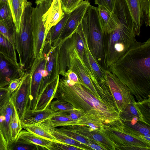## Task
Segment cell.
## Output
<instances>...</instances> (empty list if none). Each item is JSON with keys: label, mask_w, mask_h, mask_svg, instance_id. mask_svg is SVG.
Here are the masks:
<instances>
[{"label": "cell", "mask_w": 150, "mask_h": 150, "mask_svg": "<svg viewBox=\"0 0 150 150\" xmlns=\"http://www.w3.org/2000/svg\"><path fill=\"white\" fill-rule=\"evenodd\" d=\"M136 103L145 123L150 126V99Z\"/></svg>", "instance_id": "36"}, {"label": "cell", "mask_w": 150, "mask_h": 150, "mask_svg": "<svg viewBox=\"0 0 150 150\" xmlns=\"http://www.w3.org/2000/svg\"><path fill=\"white\" fill-rule=\"evenodd\" d=\"M22 128L21 121L14 107L10 127L11 137L13 142L17 139Z\"/></svg>", "instance_id": "34"}, {"label": "cell", "mask_w": 150, "mask_h": 150, "mask_svg": "<svg viewBox=\"0 0 150 150\" xmlns=\"http://www.w3.org/2000/svg\"><path fill=\"white\" fill-rule=\"evenodd\" d=\"M108 69L126 86L138 102L150 99V38L143 42L135 39Z\"/></svg>", "instance_id": "1"}, {"label": "cell", "mask_w": 150, "mask_h": 150, "mask_svg": "<svg viewBox=\"0 0 150 150\" xmlns=\"http://www.w3.org/2000/svg\"><path fill=\"white\" fill-rule=\"evenodd\" d=\"M63 18L50 30L45 40L52 45L59 40L68 17L69 14H65Z\"/></svg>", "instance_id": "29"}, {"label": "cell", "mask_w": 150, "mask_h": 150, "mask_svg": "<svg viewBox=\"0 0 150 150\" xmlns=\"http://www.w3.org/2000/svg\"><path fill=\"white\" fill-rule=\"evenodd\" d=\"M0 146L2 150H8V147L6 143L0 130Z\"/></svg>", "instance_id": "47"}, {"label": "cell", "mask_w": 150, "mask_h": 150, "mask_svg": "<svg viewBox=\"0 0 150 150\" xmlns=\"http://www.w3.org/2000/svg\"><path fill=\"white\" fill-rule=\"evenodd\" d=\"M52 128L54 130L62 133L88 146L91 142V140L87 137L74 131L66 128L63 127L59 128H56V127Z\"/></svg>", "instance_id": "35"}, {"label": "cell", "mask_w": 150, "mask_h": 150, "mask_svg": "<svg viewBox=\"0 0 150 150\" xmlns=\"http://www.w3.org/2000/svg\"><path fill=\"white\" fill-rule=\"evenodd\" d=\"M63 127L97 142L106 150H116L115 144L105 133H101L93 130L87 126L82 125H70Z\"/></svg>", "instance_id": "15"}, {"label": "cell", "mask_w": 150, "mask_h": 150, "mask_svg": "<svg viewBox=\"0 0 150 150\" xmlns=\"http://www.w3.org/2000/svg\"><path fill=\"white\" fill-rule=\"evenodd\" d=\"M22 128L34 134L51 142L62 143L50 132L48 129L41 123L31 125L21 124Z\"/></svg>", "instance_id": "28"}, {"label": "cell", "mask_w": 150, "mask_h": 150, "mask_svg": "<svg viewBox=\"0 0 150 150\" xmlns=\"http://www.w3.org/2000/svg\"><path fill=\"white\" fill-rule=\"evenodd\" d=\"M59 75L48 84L41 94L38 96L35 110H43L50 105L56 92L59 81Z\"/></svg>", "instance_id": "23"}, {"label": "cell", "mask_w": 150, "mask_h": 150, "mask_svg": "<svg viewBox=\"0 0 150 150\" xmlns=\"http://www.w3.org/2000/svg\"><path fill=\"white\" fill-rule=\"evenodd\" d=\"M50 133L57 140L63 144H69L81 149L82 150H91L88 146L82 144L71 137L54 130L52 128H47Z\"/></svg>", "instance_id": "31"}, {"label": "cell", "mask_w": 150, "mask_h": 150, "mask_svg": "<svg viewBox=\"0 0 150 150\" xmlns=\"http://www.w3.org/2000/svg\"><path fill=\"white\" fill-rule=\"evenodd\" d=\"M15 31L16 27L12 17L0 20V33L8 39L14 46L13 38Z\"/></svg>", "instance_id": "32"}, {"label": "cell", "mask_w": 150, "mask_h": 150, "mask_svg": "<svg viewBox=\"0 0 150 150\" xmlns=\"http://www.w3.org/2000/svg\"><path fill=\"white\" fill-rule=\"evenodd\" d=\"M0 53L17 62L16 49L14 45L7 38L0 33Z\"/></svg>", "instance_id": "30"}, {"label": "cell", "mask_w": 150, "mask_h": 150, "mask_svg": "<svg viewBox=\"0 0 150 150\" xmlns=\"http://www.w3.org/2000/svg\"><path fill=\"white\" fill-rule=\"evenodd\" d=\"M46 52L44 48L40 57L34 59L29 70L30 76V91L28 108L34 109L42 81L43 71L45 69Z\"/></svg>", "instance_id": "9"}, {"label": "cell", "mask_w": 150, "mask_h": 150, "mask_svg": "<svg viewBox=\"0 0 150 150\" xmlns=\"http://www.w3.org/2000/svg\"><path fill=\"white\" fill-rule=\"evenodd\" d=\"M11 94L7 86L0 87V108L10 100Z\"/></svg>", "instance_id": "44"}, {"label": "cell", "mask_w": 150, "mask_h": 150, "mask_svg": "<svg viewBox=\"0 0 150 150\" xmlns=\"http://www.w3.org/2000/svg\"><path fill=\"white\" fill-rule=\"evenodd\" d=\"M70 125L86 126L93 130L103 133H105L109 127L100 119L85 113L79 119L68 123L67 125Z\"/></svg>", "instance_id": "24"}, {"label": "cell", "mask_w": 150, "mask_h": 150, "mask_svg": "<svg viewBox=\"0 0 150 150\" xmlns=\"http://www.w3.org/2000/svg\"><path fill=\"white\" fill-rule=\"evenodd\" d=\"M60 44L51 45L45 40L44 48L46 52V61L44 73L38 96L47 86L59 75V51Z\"/></svg>", "instance_id": "8"}, {"label": "cell", "mask_w": 150, "mask_h": 150, "mask_svg": "<svg viewBox=\"0 0 150 150\" xmlns=\"http://www.w3.org/2000/svg\"><path fill=\"white\" fill-rule=\"evenodd\" d=\"M50 103V108L54 112H65L70 111L75 108L68 103L57 100Z\"/></svg>", "instance_id": "37"}, {"label": "cell", "mask_w": 150, "mask_h": 150, "mask_svg": "<svg viewBox=\"0 0 150 150\" xmlns=\"http://www.w3.org/2000/svg\"><path fill=\"white\" fill-rule=\"evenodd\" d=\"M14 106L10 99L0 108V130L7 144L8 150L13 142L10 133V124Z\"/></svg>", "instance_id": "17"}, {"label": "cell", "mask_w": 150, "mask_h": 150, "mask_svg": "<svg viewBox=\"0 0 150 150\" xmlns=\"http://www.w3.org/2000/svg\"><path fill=\"white\" fill-rule=\"evenodd\" d=\"M112 12L119 22L115 30L109 33L103 34L105 69H108L123 55L136 39L133 20L125 1H116Z\"/></svg>", "instance_id": "2"}, {"label": "cell", "mask_w": 150, "mask_h": 150, "mask_svg": "<svg viewBox=\"0 0 150 150\" xmlns=\"http://www.w3.org/2000/svg\"><path fill=\"white\" fill-rule=\"evenodd\" d=\"M16 139L39 146L48 150L52 142L40 137L26 130H21Z\"/></svg>", "instance_id": "27"}, {"label": "cell", "mask_w": 150, "mask_h": 150, "mask_svg": "<svg viewBox=\"0 0 150 150\" xmlns=\"http://www.w3.org/2000/svg\"><path fill=\"white\" fill-rule=\"evenodd\" d=\"M75 31L60 44L59 51V74L63 76L66 72L67 68L69 69L70 67V54L74 52L75 49L76 50Z\"/></svg>", "instance_id": "16"}, {"label": "cell", "mask_w": 150, "mask_h": 150, "mask_svg": "<svg viewBox=\"0 0 150 150\" xmlns=\"http://www.w3.org/2000/svg\"><path fill=\"white\" fill-rule=\"evenodd\" d=\"M122 122L124 132L150 145V126L138 121Z\"/></svg>", "instance_id": "18"}, {"label": "cell", "mask_w": 150, "mask_h": 150, "mask_svg": "<svg viewBox=\"0 0 150 150\" xmlns=\"http://www.w3.org/2000/svg\"><path fill=\"white\" fill-rule=\"evenodd\" d=\"M32 5L29 1L22 17L20 29L18 32L15 31L13 38L16 49L19 56V64L25 72L29 71L34 60Z\"/></svg>", "instance_id": "3"}, {"label": "cell", "mask_w": 150, "mask_h": 150, "mask_svg": "<svg viewBox=\"0 0 150 150\" xmlns=\"http://www.w3.org/2000/svg\"><path fill=\"white\" fill-rule=\"evenodd\" d=\"M132 16L136 35H139L141 28L144 23V5L150 4V0H125Z\"/></svg>", "instance_id": "20"}, {"label": "cell", "mask_w": 150, "mask_h": 150, "mask_svg": "<svg viewBox=\"0 0 150 150\" xmlns=\"http://www.w3.org/2000/svg\"><path fill=\"white\" fill-rule=\"evenodd\" d=\"M105 73L115 108L120 113L129 104L136 101L127 87L114 74L108 69H105Z\"/></svg>", "instance_id": "7"}, {"label": "cell", "mask_w": 150, "mask_h": 150, "mask_svg": "<svg viewBox=\"0 0 150 150\" xmlns=\"http://www.w3.org/2000/svg\"><path fill=\"white\" fill-rule=\"evenodd\" d=\"M69 64L70 67L69 69L71 70L76 74L79 83L98 98L101 99L88 76L83 61L76 49H75L74 52L69 55Z\"/></svg>", "instance_id": "13"}, {"label": "cell", "mask_w": 150, "mask_h": 150, "mask_svg": "<svg viewBox=\"0 0 150 150\" xmlns=\"http://www.w3.org/2000/svg\"><path fill=\"white\" fill-rule=\"evenodd\" d=\"M25 73L18 62L0 53V87L8 85L12 81L24 75Z\"/></svg>", "instance_id": "12"}, {"label": "cell", "mask_w": 150, "mask_h": 150, "mask_svg": "<svg viewBox=\"0 0 150 150\" xmlns=\"http://www.w3.org/2000/svg\"><path fill=\"white\" fill-rule=\"evenodd\" d=\"M64 76L69 84H72L79 83L77 75L70 69H68L67 71H66Z\"/></svg>", "instance_id": "45"}, {"label": "cell", "mask_w": 150, "mask_h": 150, "mask_svg": "<svg viewBox=\"0 0 150 150\" xmlns=\"http://www.w3.org/2000/svg\"><path fill=\"white\" fill-rule=\"evenodd\" d=\"M74 120L67 116L59 113L51 118L40 123L47 128H55L59 126H67V124Z\"/></svg>", "instance_id": "33"}, {"label": "cell", "mask_w": 150, "mask_h": 150, "mask_svg": "<svg viewBox=\"0 0 150 150\" xmlns=\"http://www.w3.org/2000/svg\"><path fill=\"white\" fill-rule=\"evenodd\" d=\"M59 112V113L67 116L74 120H76L79 119L84 113L81 110L76 108L70 111Z\"/></svg>", "instance_id": "42"}, {"label": "cell", "mask_w": 150, "mask_h": 150, "mask_svg": "<svg viewBox=\"0 0 150 150\" xmlns=\"http://www.w3.org/2000/svg\"><path fill=\"white\" fill-rule=\"evenodd\" d=\"M11 17V13L9 4L0 1V20Z\"/></svg>", "instance_id": "41"}, {"label": "cell", "mask_w": 150, "mask_h": 150, "mask_svg": "<svg viewBox=\"0 0 150 150\" xmlns=\"http://www.w3.org/2000/svg\"><path fill=\"white\" fill-rule=\"evenodd\" d=\"M30 91V76L29 72H26L18 88L11 94L12 101L21 120L26 108Z\"/></svg>", "instance_id": "11"}, {"label": "cell", "mask_w": 150, "mask_h": 150, "mask_svg": "<svg viewBox=\"0 0 150 150\" xmlns=\"http://www.w3.org/2000/svg\"></svg>", "instance_id": "50"}, {"label": "cell", "mask_w": 150, "mask_h": 150, "mask_svg": "<svg viewBox=\"0 0 150 150\" xmlns=\"http://www.w3.org/2000/svg\"><path fill=\"white\" fill-rule=\"evenodd\" d=\"M84 50L83 61L86 71L100 97L108 93L110 90L106 82L105 69L94 58L88 48L86 34L84 32Z\"/></svg>", "instance_id": "6"}, {"label": "cell", "mask_w": 150, "mask_h": 150, "mask_svg": "<svg viewBox=\"0 0 150 150\" xmlns=\"http://www.w3.org/2000/svg\"><path fill=\"white\" fill-rule=\"evenodd\" d=\"M83 0H64L61 6L65 14H68L76 8Z\"/></svg>", "instance_id": "39"}, {"label": "cell", "mask_w": 150, "mask_h": 150, "mask_svg": "<svg viewBox=\"0 0 150 150\" xmlns=\"http://www.w3.org/2000/svg\"><path fill=\"white\" fill-rule=\"evenodd\" d=\"M136 102L135 101L129 104L125 109L119 113L120 119L122 121H138L146 124L143 119Z\"/></svg>", "instance_id": "26"}, {"label": "cell", "mask_w": 150, "mask_h": 150, "mask_svg": "<svg viewBox=\"0 0 150 150\" xmlns=\"http://www.w3.org/2000/svg\"><path fill=\"white\" fill-rule=\"evenodd\" d=\"M29 1L27 0H9L8 4L16 27V32L20 29L24 11Z\"/></svg>", "instance_id": "25"}, {"label": "cell", "mask_w": 150, "mask_h": 150, "mask_svg": "<svg viewBox=\"0 0 150 150\" xmlns=\"http://www.w3.org/2000/svg\"><path fill=\"white\" fill-rule=\"evenodd\" d=\"M85 1H88L89 2H90V0H85Z\"/></svg>", "instance_id": "49"}, {"label": "cell", "mask_w": 150, "mask_h": 150, "mask_svg": "<svg viewBox=\"0 0 150 150\" xmlns=\"http://www.w3.org/2000/svg\"><path fill=\"white\" fill-rule=\"evenodd\" d=\"M0 1L4 2L8 4V0H0Z\"/></svg>", "instance_id": "48"}, {"label": "cell", "mask_w": 150, "mask_h": 150, "mask_svg": "<svg viewBox=\"0 0 150 150\" xmlns=\"http://www.w3.org/2000/svg\"><path fill=\"white\" fill-rule=\"evenodd\" d=\"M38 146L16 139L9 147L8 150H34L38 149Z\"/></svg>", "instance_id": "38"}, {"label": "cell", "mask_w": 150, "mask_h": 150, "mask_svg": "<svg viewBox=\"0 0 150 150\" xmlns=\"http://www.w3.org/2000/svg\"><path fill=\"white\" fill-rule=\"evenodd\" d=\"M90 5V2L83 1L69 13L68 17L58 41L61 42L76 30Z\"/></svg>", "instance_id": "14"}, {"label": "cell", "mask_w": 150, "mask_h": 150, "mask_svg": "<svg viewBox=\"0 0 150 150\" xmlns=\"http://www.w3.org/2000/svg\"><path fill=\"white\" fill-rule=\"evenodd\" d=\"M65 14L60 0H53L50 7L42 16L45 30V39L50 29L62 20Z\"/></svg>", "instance_id": "19"}, {"label": "cell", "mask_w": 150, "mask_h": 150, "mask_svg": "<svg viewBox=\"0 0 150 150\" xmlns=\"http://www.w3.org/2000/svg\"><path fill=\"white\" fill-rule=\"evenodd\" d=\"M123 127L108 129L105 133L115 144L116 149L149 150L150 146L123 131Z\"/></svg>", "instance_id": "10"}, {"label": "cell", "mask_w": 150, "mask_h": 150, "mask_svg": "<svg viewBox=\"0 0 150 150\" xmlns=\"http://www.w3.org/2000/svg\"><path fill=\"white\" fill-rule=\"evenodd\" d=\"M49 150H79L81 149L69 144L52 142Z\"/></svg>", "instance_id": "40"}, {"label": "cell", "mask_w": 150, "mask_h": 150, "mask_svg": "<svg viewBox=\"0 0 150 150\" xmlns=\"http://www.w3.org/2000/svg\"><path fill=\"white\" fill-rule=\"evenodd\" d=\"M89 49L100 65L105 69L102 32L97 7L89 6L81 22Z\"/></svg>", "instance_id": "4"}, {"label": "cell", "mask_w": 150, "mask_h": 150, "mask_svg": "<svg viewBox=\"0 0 150 150\" xmlns=\"http://www.w3.org/2000/svg\"><path fill=\"white\" fill-rule=\"evenodd\" d=\"M97 10L103 34L109 33L118 27L119 21L114 13L100 6Z\"/></svg>", "instance_id": "22"}, {"label": "cell", "mask_w": 150, "mask_h": 150, "mask_svg": "<svg viewBox=\"0 0 150 150\" xmlns=\"http://www.w3.org/2000/svg\"><path fill=\"white\" fill-rule=\"evenodd\" d=\"M115 0H95V4L104 8L111 13L113 10Z\"/></svg>", "instance_id": "43"}, {"label": "cell", "mask_w": 150, "mask_h": 150, "mask_svg": "<svg viewBox=\"0 0 150 150\" xmlns=\"http://www.w3.org/2000/svg\"><path fill=\"white\" fill-rule=\"evenodd\" d=\"M59 111L54 112L50 107L43 110H36L27 108L21 120V124L31 125L40 123L57 114Z\"/></svg>", "instance_id": "21"}, {"label": "cell", "mask_w": 150, "mask_h": 150, "mask_svg": "<svg viewBox=\"0 0 150 150\" xmlns=\"http://www.w3.org/2000/svg\"><path fill=\"white\" fill-rule=\"evenodd\" d=\"M52 2L51 0H36V6L32 7L31 21L33 38V59L40 57L44 49L45 30L42 16L50 7Z\"/></svg>", "instance_id": "5"}, {"label": "cell", "mask_w": 150, "mask_h": 150, "mask_svg": "<svg viewBox=\"0 0 150 150\" xmlns=\"http://www.w3.org/2000/svg\"><path fill=\"white\" fill-rule=\"evenodd\" d=\"M24 75L13 80L9 84L8 88L9 92L11 94L16 91L20 86Z\"/></svg>", "instance_id": "46"}]
</instances>
